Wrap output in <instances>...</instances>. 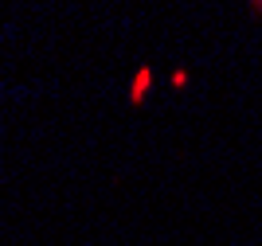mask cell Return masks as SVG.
Returning <instances> with one entry per match:
<instances>
[{"mask_svg": "<svg viewBox=\"0 0 262 246\" xmlns=\"http://www.w3.org/2000/svg\"><path fill=\"white\" fill-rule=\"evenodd\" d=\"M145 90H149V71H137V78H133V86H129V98H133V102H141Z\"/></svg>", "mask_w": 262, "mask_h": 246, "instance_id": "obj_1", "label": "cell"}]
</instances>
